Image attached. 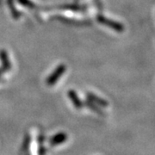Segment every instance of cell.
I'll use <instances>...</instances> for the list:
<instances>
[{
    "mask_svg": "<svg viewBox=\"0 0 155 155\" xmlns=\"http://www.w3.org/2000/svg\"><path fill=\"white\" fill-rule=\"evenodd\" d=\"M67 140V134L65 133H59L56 134L52 138L50 139V144L52 146H58V145L64 143Z\"/></svg>",
    "mask_w": 155,
    "mask_h": 155,
    "instance_id": "1",
    "label": "cell"
},
{
    "mask_svg": "<svg viewBox=\"0 0 155 155\" xmlns=\"http://www.w3.org/2000/svg\"><path fill=\"white\" fill-rule=\"evenodd\" d=\"M69 96H70V98L72 99V103H73V104L75 105V107H77V108H80V107H82V104H81L80 100L78 99V97H77V95L75 94L73 91L69 92Z\"/></svg>",
    "mask_w": 155,
    "mask_h": 155,
    "instance_id": "2",
    "label": "cell"
},
{
    "mask_svg": "<svg viewBox=\"0 0 155 155\" xmlns=\"http://www.w3.org/2000/svg\"><path fill=\"white\" fill-rule=\"evenodd\" d=\"M90 97H91V99L93 100L94 102H96V103H97L98 104H100V105H103V106H106V105H107L106 102H104V100L97 98V97L96 96H93V95H91V96H90Z\"/></svg>",
    "mask_w": 155,
    "mask_h": 155,
    "instance_id": "3",
    "label": "cell"
}]
</instances>
